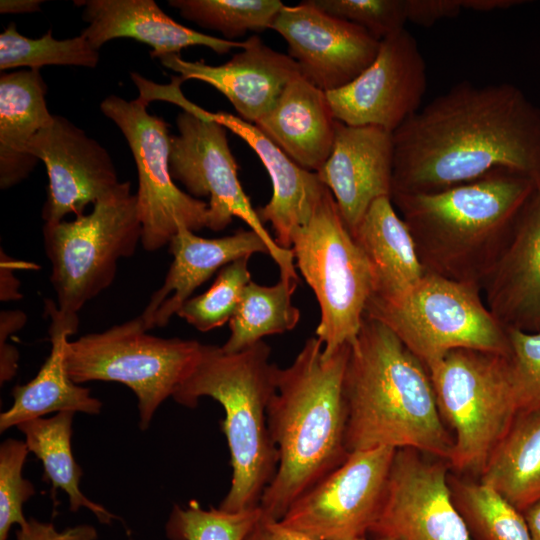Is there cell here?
I'll use <instances>...</instances> for the list:
<instances>
[{"label":"cell","mask_w":540,"mask_h":540,"mask_svg":"<svg viewBox=\"0 0 540 540\" xmlns=\"http://www.w3.org/2000/svg\"><path fill=\"white\" fill-rule=\"evenodd\" d=\"M393 137L391 197L442 191L496 170L540 185V107L512 83L459 82Z\"/></svg>","instance_id":"obj_1"},{"label":"cell","mask_w":540,"mask_h":540,"mask_svg":"<svg viewBox=\"0 0 540 540\" xmlns=\"http://www.w3.org/2000/svg\"><path fill=\"white\" fill-rule=\"evenodd\" d=\"M349 352L344 345L325 359L321 341L310 337L289 366L277 368L267 424L278 466L260 500L265 517L280 521L348 458L343 379Z\"/></svg>","instance_id":"obj_2"},{"label":"cell","mask_w":540,"mask_h":540,"mask_svg":"<svg viewBox=\"0 0 540 540\" xmlns=\"http://www.w3.org/2000/svg\"><path fill=\"white\" fill-rule=\"evenodd\" d=\"M346 448H412L448 462L453 436L427 367L383 323L364 316L343 379Z\"/></svg>","instance_id":"obj_3"},{"label":"cell","mask_w":540,"mask_h":540,"mask_svg":"<svg viewBox=\"0 0 540 540\" xmlns=\"http://www.w3.org/2000/svg\"><path fill=\"white\" fill-rule=\"evenodd\" d=\"M539 185L496 170L442 191L391 197L414 239L425 273L481 287Z\"/></svg>","instance_id":"obj_4"},{"label":"cell","mask_w":540,"mask_h":540,"mask_svg":"<svg viewBox=\"0 0 540 540\" xmlns=\"http://www.w3.org/2000/svg\"><path fill=\"white\" fill-rule=\"evenodd\" d=\"M270 355L264 341L236 353L202 344L195 366L172 396L188 408L210 397L224 409L220 426L232 466L231 485L219 505L225 511L259 507L277 471L278 451L269 433L267 407L278 366L270 362Z\"/></svg>","instance_id":"obj_5"},{"label":"cell","mask_w":540,"mask_h":540,"mask_svg":"<svg viewBox=\"0 0 540 540\" xmlns=\"http://www.w3.org/2000/svg\"><path fill=\"white\" fill-rule=\"evenodd\" d=\"M365 316L387 326L426 367L456 349L511 353L508 329L476 284L425 273L404 293H373Z\"/></svg>","instance_id":"obj_6"},{"label":"cell","mask_w":540,"mask_h":540,"mask_svg":"<svg viewBox=\"0 0 540 540\" xmlns=\"http://www.w3.org/2000/svg\"><path fill=\"white\" fill-rule=\"evenodd\" d=\"M291 250L320 307L315 334L327 359L355 342L375 289L374 271L329 189L309 221L293 232Z\"/></svg>","instance_id":"obj_7"},{"label":"cell","mask_w":540,"mask_h":540,"mask_svg":"<svg viewBox=\"0 0 540 540\" xmlns=\"http://www.w3.org/2000/svg\"><path fill=\"white\" fill-rule=\"evenodd\" d=\"M427 369L439 413L454 432L450 470L478 479L517 414L509 356L456 349Z\"/></svg>","instance_id":"obj_8"},{"label":"cell","mask_w":540,"mask_h":540,"mask_svg":"<svg viewBox=\"0 0 540 540\" xmlns=\"http://www.w3.org/2000/svg\"><path fill=\"white\" fill-rule=\"evenodd\" d=\"M43 243L50 281L60 310L78 314L113 283L118 262L131 257L142 239L136 193L120 182L88 214L44 223Z\"/></svg>","instance_id":"obj_9"},{"label":"cell","mask_w":540,"mask_h":540,"mask_svg":"<svg viewBox=\"0 0 540 540\" xmlns=\"http://www.w3.org/2000/svg\"><path fill=\"white\" fill-rule=\"evenodd\" d=\"M147 331L139 315L69 341L65 350L66 369L76 384L118 382L135 393L141 430L190 374L202 348L196 340L161 338Z\"/></svg>","instance_id":"obj_10"},{"label":"cell","mask_w":540,"mask_h":540,"mask_svg":"<svg viewBox=\"0 0 540 540\" xmlns=\"http://www.w3.org/2000/svg\"><path fill=\"white\" fill-rule=\"evenodd\" d=\"M172 102L181 106L178 135L170 141L169 169L194 198L208 197L207 228L218 232L238 217L265 242L280 278L298 281L291 249L278 246L267 232L238 178V165L227 139L228 129L211 119L207 111L187 100L181 91Z\"/></svg>","instance_id":"obj_11"},{"label":"cell","mask_w":540,"mask_h":540,"mask_svg":"<svg viewBox=\"0 0 540 540\" xmlns=\"http://www.w3.org/2000/svg\"><path fill=\"white\" fill-rule=\"evenodd\" d=\"M148 102L143 95L134 100L110 95L100 110L121 130L132 152L138 175L141 245L153 252L169 245L181 226L193 232L207 228L208 202L175 184L169 169L172 135L164 119L147 111Z\"/></svg>","instance_id":"obj_12"},{"label":"cell","mask_w":540,"mask_h":540,"mask_svg":"<svg viewBox=\"0 0 540 540\" xmlns=\"http://www.w3.org/2000/svg\"><path fill=\"white\" fill-rule=\"evenodd\" d=\"M395 452L390 447L350 452L280 521L315 540L365 538L378 518Z\"/></svg>","instance_id":"obj_13"},{"label":"cell","mask_w":540,"mask_h":540,"mask_svg":"<svg viewBox=\"0 0 540 540\" xmlns=\"http://www.w3.org/2000/svg\"><path fill=\"white\" fill-rule=\"evenodd\" d=\"M449 471L444 459L396 449L370 534L392 540H473L453 503Z\"/></svg>","instance_id":"obj_14"},{"label":"cell","mask_w":540,"mask_h":540,"mask_svg":"<svg viewBox=\"0 0 540 540\" xmlns=\"http://www.w3.org/2000/svg\"><path fill=\"white\" fill-rule=\"evenodd\" d=\"M426 87L424 57L415 37L402 29L380 41L359 76L326 94L337 121L394 132L421 108Z\"/></svg>","instance_id":"obj_15"},{"label":"cell","mask_w":540,"mask_h":540,"mask_svg":"<svg viewBox=\"0 0 540 540\" xmlns=\"http://www.w3.org/2000/svg\"><path fill=\"white\" fill-rule=\"evenodd\" d=\"M271 29L287 42L302 76L325 92L353 81L380 47L366 30L323 12L311 0L283 5Z\"/></svg>","instance_id":"obj_16"},{"label":"cell","mask_w":540,"mask_h":540,"mask_svg":"<svg viewBox=\"0 0 540 540\" xmlns=\"http://www.w3.org/2000/svg\"><path fill=\"white\" fill-rule=\"evenodd\" d=\"M28 152L45 164L49 179L43 205L45 223L80 216L120 183L108 151L60 115L29 142Z\"/></svg>","instance_id":"obj_17"},{"label":"cell","mask_w":540,"mask_h":540,"mask_svg":"<svg viewBox=\"0 0 540 540\" xmlns=\"http://www.w3.org/2000/svg\"><path fill=\"white\" fill-rule=\"evenodd\" d=\"M393 171V132L336 120L331 153L316 173L351 232L374 201L391 198Z\"/></svg>","instance_id":"obj_18"},{"label":"cell","mask_w":540,"mask_h":540,"mask_svg":"<svg viewBox=\"0 0 540 540\" xmlns=\"http://www.w3.org/2000/svg\"><path fill=\"white\" fill-rule=\"evenodd\" d=\"M246 41V47L222 65L187 61L180 54L159 59L183 81L194 79L213 86L230 101L241 119L255 124L301 72L291 57L265 45L258 36Z\"/></svg>","instance_id":"obj_19"},{"label":"cell","mask_w":540,"mask_h":540,"mask_svg":"<svg viewBox=\"0 0 540 540\" xmlns=\"http://www.w3.org/2000/svg\"><path fill=\"white\" fill-rule=\"evenodd\" d=\"M482 293L507 329L540 333V185L521 209Z\"/></svg>","instance_id":"obj_20"},{"label":"cell","mask_w":540,"mask_h":540,"mask_svg":"<svg viewBox=\"0 0 540 540\" xmlns=\"http://www.w3.org/2000/svg\"><path fill=\"white\" fill-rule=\"evenodd\" d=\"M169 251L173 261L165 279L140 314L148 330L166 326L192 293L217 270L255 253L269 255L263 239L251 229L209 239L185 226L172 238Z\"/></svg>","instance_id":"obj_21"},{"label":"cell","mask_w":540,"mask_h":540,"mask_svg":"<svg viewBox=\"0 0 540 540\" xmlns=\"http://www.w3.org/2000/svg\"><path fill=\"white\" fill-rule=\"evenodd\" d=\"M83 7L82 18L88 23L83 35L99 50L115 38H132L152 47L151 57L160 58L189 46H205L217 54L243 49L247 41L213 37L177 23L153 0L75 1Z\"/></svg>","instance_id":"obj_22"},{"label":"cell","mask_w":540,"mask_h":540,"mask_svg":"<svg viewBox=\"0 0 540 540\" xmlns=\"http://www.w3.org/2000/svg\"><path fill=\"white\" fill-rule=\"evenodd\" d=\"M207 114L244 140L263 163L273 192L256 211L262 223L270 222L278 246L291 249L293 232L309 221L328 188L316 172L296 164L254 124L226 112Z\"/></svg>","instance_id":"obj_23"},{"label":"cell","mask_w":540,"mask_h":540,"mask_svg":"<svg viewBox=\"0 0 540 540\" xmlns=\"http://www.w3.org/2000/svg\"><path fill=\"white\" fill-rule=\"evenodd\" d=\"M44 305L50 319V354L31 381L13 388V403L0 415L1 432L52 412L97 415L101 411V401L92 397L88 388L76 384L66 369L65 350L69 337L78 330V314L60 310L51 299Z\"/></svg>","instance_id":"obj_24"},{"label":"cell","mask_w":540,"mask_h":540,"mask_svg":"<svg viewBox=\"0 0 540 540\" xmlns=\"http://www.w3.org/2000/svg\"><path fill=\"white\" fill-rule=\"evenodd\" d=\"M335 124L326 92L300 74L254 125L300 167L317 172L331 153Z\"/></svg>","instance_id":"obj_25"},{"label":"cell","mask_w":540,"mask_h":540,"mask_svg":"<svg viewBox=\"0 0 540 540\" xmlns=\"http://www.w3.org/2000/svg\"><path fill=\"white\" fill-rule=\"evenodd\" d=\"M47 86L39 70L22 69L0 77V188L28 177L38 159L29 142L54 119L47 107Z\"/></svg>","instance_id":"obj_26"},{"label":"cell","mask_w":540,"mask_h":540,"mask_svg":"<svg viewBox=\"0 0 540 540\" xmlns=\"http://www.w3.org/2000/svg\"><path fill=\"white\" fill-rule=\"evenodd\" d=\"M351 233L372 265L373 293L401 294L424 276L412 234L391 198L374 201Z\"/></svg>","instance_id":"obj_27"},{"label":"cell","mask_w":540,"mask_h":540,"mask_svg":"<svg viewBox=\"0 0 540 540\" xmlns=\"http://www.w3.org/2000/svg\"><path fill=\"white\" fill-rule=\"evenodd\" d=\"M478 480L521 512L540 498V414L517 413Z\"/></svg>","instance_id":"obj_28"},{"label":"cell","mask_w":540,"mask_h":540,"mask_svg":"<svg viewBox=\"0 0 540 540\" xmlns=\"http://www.w3.org/2000/svg\"><path fill=\"white\" fill-rule=\"evenodd\" d=\"M74 412H59L52 417H40L25 421L17 428L25 435L29 452L42 462L43 480L50 481L53 494L62 489L69 498V508L76 512L88 508L101 523L108 524L115 515L103 506L89 500L80 490L83 474L71 449L72 420Z\"/></svg>","instance_id":"obj_29"},{"label":"cell","mask_w":540,"mask_h":540,"mask_svg":"<svg viewBox=\"0 0 540 540\" xmlns=\"http://www.w3.org/2000/svg\"><path fill=\"white\" fill-rule=\"evenodd\" d=\"M298 281L282 279L272 286L250 281L229 321L230 336L221 346L236 353L268 335L283 334L296 327L299 309L292 304Z\"/></svg>","instance_id":"obj_30"},{"label":"cell","mask_w":540,"mask_h":540,"mask_svg":"<svg viewBox=\"0 0 540 540\" xmlns=\"http://www.w3.org/2000/svg\"><path fill=\"white\" fill-rule=\"evenodd\" d=\"M448 484L473 540H532L523 513L495 490L451 470Z\"/></svg>","instance_id":"obj_31"},{"label":"cell","mask_w":540,"mask_h":540,"mask_svg":"<svg viewBox=\"0 0 540 540\" xmlns=\"http://www.w3.org/2000/svg\"><path fill=\"white\" fill-rule=\"evenodd\" d=\"M99 59V50L81 34L57 40L50 28L40 38L32 39L20 34L14 22L0 34L1 71L19 67L39 70L46 65L95 68Z\"/></svg>","instance_id":"obj_32"},{"label":"cell","mask_w":540,"mask_h":540,"mask_svg":"<svg viewBox=\"0 0 540 540\" xmlns=\"http://www.w3.org/2000/svg\"><path fill=\"white\" fill-rule=\"evenodd\" d=\"M168 4L182 17L230 41L248 31L271 29L284 5L279 0H170Z\"/></svg>","instance_id":"obj_33"},{"label":"cell","mask_w":540,"mask_h":540,"mask_svg":"<svg viewBox=\"0 0 540 540\" xmlns=\"http://www.w3.org/2000/svg\"><path fill=\"white\" fill-rule=\"evenodd\" d=\"M261 516L260 507L229 512L190 500L173 506L165 530L170 540H244Z\"/></svg>","instance_id":"obj_34"},{"label":"cell","mask_w":540,"mask_h":540,"mask_svg":"<svg viewBox=\"0 0 540 540\" xmlns=\"http://www.w3.org/2000/svg\"><path fill=\"white\" fill-rule=\"evenodd\" d=\"M249 258H239L220 269L211 287L186 300L176 315L201 332L221 327L230 321L245 287L251 281Z\"/></svg>","instance_id":"obj_35"},{"label":"cell","mask_w":540,"mask_h":540,"mask_svg":"<svg viewBox=\"0 0 540 540\" xmlns=\"http://www.w3.org/2000/svg\"><path fill=\"white\" fill-rule=\"evenodd\" d=\"M28 452L25 442L13 438L0 446V540H7L13 524L27 523L23 504L35 494L33 484L22 476Z\"/></svg>","instance_id":"obj_36"},{"label":"cell","mask_w":540,"mask_h":540,"mask_svg":"<svg viewBox=\"0 0 540 540\" xmlns=\"http://www.w3.org/2000/svg\"><path fill=\"white\" fill-rule=\"evenodd\" d=\"M323 12L361 27L381 41L405 29V0H311Z\"/></svg>","instance_id":"obj_37"},{"label":"cell","mask_w":540,"mask_h":540,"mask_svg":"<svg viewBox=\"0 0 540 540\" xmlns=\"http://www.w3.org/2000/svg\"><path fill=\"white\" fill-rule=\"evenodd\" d=\"M512 388L517 413L540 414V333L508 329Z\"/></svg>","instance_id":"obj_38"},{"label":"cell","mask_w":540,"mask_h":540,"mask_svg":"<svg viewBox=\"0 0 540 540\" xmlns=\"http://www.w3.org/2000/svg\"><path fill=\"white\" fill-rule=\"evenodd\" d=\"M463 10L462 0H405L407 22L428 28Z\"/></svg>","instance_id":"obj_39"},{"label":"cell","mask_w":540,"mask_h":540,"mask_svg":"<svg viewBox=\"0 0 540 540\" xmlns=\"http://www.w3.org/2000/svg\"><path fill=\"white\" fill-rule=\"evenodd\" d=\"M17 540H96L97 532L89 525L57 531L52 523H42L33 518L16 531Z\"/></svg>","instance_id":"obj_40"},{"label":"cell","mask_w":540,"mask_h":540,"mask_svg":"<svg viewBox=\"0 0 540 540\" xmlns=\"http://www.w3.org/2000/svg\"><path fill=\"white\" fill-rule=\"evenodd\" d=\"M37 265L19 261L8 256L2 249L0 253V300L2 302L15 301L22 298L19 291L20 282L14 272L17 269L35 270Z\"/></svg>","instance_id":"obj_41"},{"label":"cell","mask_w":540,"mask_h":540,"mask_svg":"<svg viewBox=\"0 0 540 540\" xmlns=\"http://www.w3.org/2000/svg\"><path fill=\"white\" fill-rule=\"evenodd\" d=\"M244 540H315L263 514Z\"/></svg>","instance_id":"obj_42"},{"label":"cell","mask_w":540,"mask_h":540,"mask_svg":"<svg viewBox=\"0 0 540 540\" xmlns=\"http://www.w3.org/2000/svg\"><path fill=\"white\" fill-rule=\"evenodd\" d=\"M524 1L521 0H462L463 10H472L475 12H492L496 10H505L518 6Z\"/></svg>","instance_id":"obj_43"},{"label":"cell","mask_w":540,"mask_h":540,"mask_svg":"<svg viewBox=\"0 0 540 540\" xmlns=\"http://www.w3.org/2000/svg\"><path fill=\"white\" fill-rule=\"evenodd\" d=\"M41 0H1L0 13L2 14H22L41 11Z\"/></svg>","instance_id":"obj_44"},{"label":"cell","mask_w":540,"mask_h":540,"mask_svg":"<svg viewBox=\"0 0 540 540\" xmlns=\"http://www.w3.org/2000/svg\"><path fill=\"white\" fill-rule=\"evenodd\" d=\"M522 513L532 540H540V498L525 508Z\"/></svg>","instance_id":"obj_45"},{"label":"cell","mask_w":540,"mask_h":540,"mask_svg":"<svg viewBox=\"0 0 540 540\" xmlns=\"http://www.w3.org/2000/svg\"><path fill=\"white\" fill-rule=\"evenodd\" d=\"M358 540H369V539H367V537H365V538H361V539H358ZM374 540H392V539L385 538V537H375Z\"/></svg>","instance_id":"obj_46"}]
</instances>
